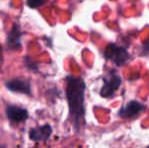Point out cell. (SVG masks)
Listing matches in <instances>:
<instances>
[{
    "label": "cell",
    "instance_id": "2",
    "mask_svg": "<svg viewBox=\"0 0 149 148\" xmlns=\"http://www.w3.org/2000/svg\"><path fill=\"white\" fill-rule=\"evenodd\" d=\"M106 59L112 61L116 66H123L129 60V53L125 48L116 44H109L104 53Z\"/></svg>",
    "mask_w": 149,
    "mask_h": 148
},
{
    "label": "cell",
    "instance_id": "8",
    "mask_svg": "<svg viewBox=\"0 0 149 148\" xmlns=\"http://www.w3.org/2000/svg\"><path fill=\"white\" fill-rule=\"evenodd\" d=\"M22 36V33L20 31L19 26L17 24H14L7 36L8 49L12 50V51H17V50L22 49V42H20Z\"/></svg>",
    "mask_w": 149,
    "mask_h": 148
},
{
    "label": "cell",
    "instance_id": "11",
    "mask_svg": "<svg viewBox=\"0 0 149 148\" xmlns=\"http://www.w3.org/2000/svg\"><path fill=\"white\" fill-rule=\"evenodd\" d=\"M0 148H6V146H4V145H0Z\"/></svg>",
    "mask_w": 149,
    "mask_h": 148
},
{
    "label": "cell",
    "instance_id": "4",
    "mask_svg": "<svg viewBox=\"0 0 149 148\" xmlns=\"http://www.w3.org/2000/svg\"><path fill=\"white\" fill-rule=\"evenodd\" d=\"M6 117L11 124H19L29 119V112L19 106L10 105L6 108Z\"/></svg>",
    "mask_w": 149,
    "mask_h": 148
},
{
    "label": "cell",
    "instance_id": "3",
    "mask_svg": "<svg viewBox=\"0 0 149 148\" xmlns=\"http://www.w3.org/2000/svg\"><path fill=\"white\" fill-rule=\"evenodd\" d=\"M104 85L100 88V95L102 97H110L119 89L122 83L121 76L116 70H112L107 76L102 78Z\"/></svg>",
    "mask_w": 149,
    "mask_h": 148
},
{
    "label": "cell",
    "instance_id": "6",
    "mask_svg": "<svg viewBox=\"0 0 149 148\" xmlns=\"http://www.w3.org/2000/svg\"><path fill=\"white\" fill-rule=\"evenodd\" d=\"M52 127L51 125L46 124L43 126L31 128L29 133L30 139L33 142H45L50 138L52 135Z\"/></svg>",
    "mask_w": 149,
    "mask_h": 148
},
{
    "label": "cell",
    "instance_id": "1",
    "mask_svg": "<svg viewBox=\"0 0 149 148\" xmlns=\"http://www.w3.org/2000/svg\"><path fill=\"white\" fill-rule=\"evenodd\" d=\"M85 83L81 77L69 75L66 77V97L68 101L69 113L72 124L79 130L84 123Z\"/></svg>",
    "mask_w": 149,
    "mask_h": 148
},
{
    "label": "cell",
    "instance_id": "10",
    "mask_svg": "<svg viewBox=\"0 0 149 148\" xmlns=\"http://www.w3.org/2000/svg\"><path fill=\"white\" fill-rule=\"evenodd\" d=\"M2 65V49L0 47V66Z\"/></svg>",
    "mask_w": 149,
    "mask_h": 148
},
{
    "label": "cell",
    "instance_id": "7",
    "mask_svg": "<svg viewBox=\"0 0 149 148\" xmlns=\"http://www.w3.org/2000/svg\"><path fill=\"white\" fill-rule=\"evenodd\" d=\"M6 87L13 92L31 95V86L29 80L22 78H13L6 82Z\"/></svg>",
    "mask_w": 149,
    "mask_h": 148
},
{
    "label": "cell",
    "instance_id": "5",
    "mask_svg": "<svg viewBox=\"0 0 149 148\" xmlns=\"http://www.w3.org/2000/svg\"><path fill=\"white\" fill-rule=\"evenodd\" d=\"M145 110V106L137 101H131L126 104L119 111V117L122 119H130L139 115Z\"/></svg>",
    "mask_w": 149,
    "mask_h": 148
},
{
    "label": "cell",
    "instance_id": "9",
    "mask_svg": "<svg viewBox=\"0 0 149 148\" xmlns=\"http://www.w3.org/2000/svg\"><path fill=\"white\" fill-rule=\"evenodd\" d=\"M48 0H26V4L31 8H39L42 5L46 4Z\"/></svg>",
    "mask_w": 149,
    "mask_h": 148
},
{
    "label": "cell",
    "instance_id": "12",
    "mask_svg": "<svg viewBox=\"0 0 149 148\" xmlns=\"http://www.w3.org/2000/svg\"><path fill=\"white\" fill-rule=\"evenodd\" d=\"M146 148H149V146H147V147H146Z\"/></svg>",
    "mask_w": 149,
    "mask_h": 148
}]
</instances>
